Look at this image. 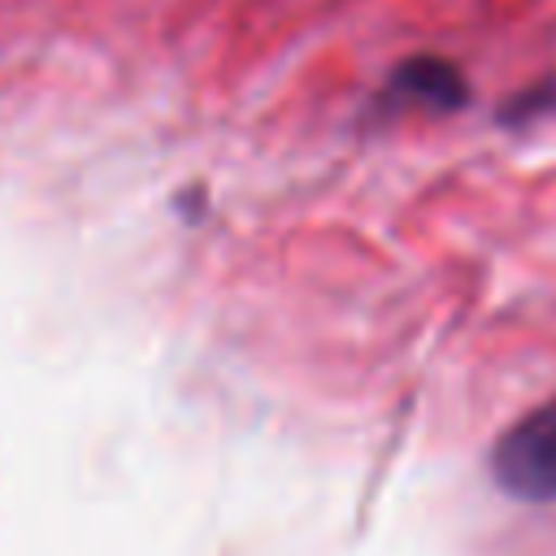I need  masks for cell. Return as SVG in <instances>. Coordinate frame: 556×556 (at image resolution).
Returning <instances> with one entry per match:
<instances>
[{"mask_svg": "<svg viewBox=\"0 0 556 556\" xmlns=\"http://www.w3.org/2000/svg\"><path fill=\"white\" fill-rule=\"evenodd\" d=\"M465 104H469L465 70L439 52H413L382 78L369 113L374 117H408V113L447 117V113H460Z\"/></svg>", "mask_w": 556, "mask_h": 556, "instance_id": "7a4b0ae2", "label": "cell"}, {"mask_svg": "<svg viewBox=\"0 0 556 556\" xmlns=\"http://www.w3.org/2000/svg\"><path fill=\"white\" fill-rule=\"evenodd\" d=\"M486 469L504 495L521 504H556V395L500 430Z\"/></svg>", "mask_w": 556, "mask_h": 556, "instance_id": "6da1fadb", "label": "cell"}, {"mask_svg": "<svg viewBox=\"0 0 556 556\" xmlns=\"http://www.w3.org/2000/svg\"><path fill=\"white\" fill-rule=\"evenodd\" d=\"M552 113H556V70H552V74H543L539 83L521 87V91L500 109V117H504L508 126L539 122V117H552Z\"/></svg>", "mask_w": 556, "mask_h": 556, "instance_id": "3957f363", "label": "cell"}]
</instances>
